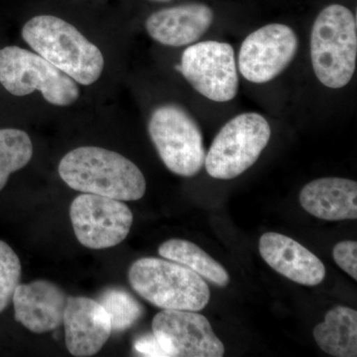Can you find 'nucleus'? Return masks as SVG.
<instances>
[{
  "label": "nucleus",
  "instance_id": "f257e3e1",
  "mask_svg": "<svg viewBox=\"0 0 357 357\" xmlns=\"http://www.w3.org/2000/svg\"><path fill=\"white\" fill-rule=\"evenodd\" d=\"M66 184L84 194L122 202L138 201L146 192V181L135 164L117 152L102 147L76 148L59 164Z\"/></svg>",
  "mask_w": 357,
  "mask_h": 357
},
{
  "label": "nucleus",
  "instance_id": "f03ea898",
  "mask_svg": "<svg viewBox=\"0 0 357 357\" xmlns=\"http://www.w3.org/2000/svg\"><path fill=\"white\" fill-rule=\"evenodd\" d=\"M22 38L35 53L77 83L89 86L102 76L105 68L102 52L62 18L35 16L23 26Z\"/></svg>",
  "mask_w": 357,
  "mask_h": 357
},
{
  "label": "nucleus",
  "instance_id": "7ed1b4c3",
  "mask_svg": "<svg viewBox=\"0 0 357 357\" xmlns=\"http://www.w3.org/2000/svg\"><path fill=\"white\" fill-rule=\"evenodd\" d=\"M357 25L347 7L331 4L319 13L311 33L312 70L330 89L349 84L356 69Z\"/></svg>",
  "mask_w": 357,
  "mask_h": 357
},
{
  "label": "nucleus",
  "instance_id": "20e7f679",
  "mask_svg": "<svg viewBox=\"0 0 357 357\" xmlns=\"http://www.w3.org/2000/svg\"><path fill=\"white\" fill-rule=\"evenodd\" d=\"M128 280L140 297L163 310L199 312L210 301V288L203 277L171 260H136L129 268Z\"/></svg>",
  "mask_w": 357,
  "mask_h": 357
},
{
  "label": "nucleus",
  "instance_id": "39448f33",
  "mask_svg": "<svg viewBox=\"0 0 357 357\" xmlns=\"http://www.w3.org/2000/svg\"><path fill=\"white\" fill-rule=\"evenodd\" d=\"M0 84L16 96L39 91L47 102L58 107L73 105L79 96L72 77L39 54L17 46L0 50Z\"/></svg>",
  "mask_w": 357,
  "mask_h": 357
},
{
  "label": "nucleus",
  "instance_id": "423d86ee",
  "mask_svg": "<svg viewBox=\"0 0 357 357\" xmlns=\"http://www.w3.org/2000/svg\"><path fill=\"white\" fill-rule=\"evenodd\" d=\"M271 137L264 116L246 112L225 124L211 143L204 167L211 177L231 180L255 165Z\"/></svg>",
  "mask_w": 357,
  "mask_h": 357
},
{
  "label": "nucleus",
  "instance_id": "0eeeda50",
  "mask_svg": "<svg viewBox=\"0 0 357 357\" xmlns=\"http://www.w3.org/2000/svg\"><path fill=\"white\" fill-rule=\"evenodd\" d=\"M148 132L171 172L194 177L204 166L203 134L183 107L171 103L156 107L150 116Z\"/></svg>",
  "mask_w": 357,
  "mask_h": 357
},
{
  "label": "nucleus",
  "instance_id": "6e6552de",
  "mask_svg": "<svg viewBox=\"0 0 357 357\" xmlns=\"http://www.w3.org/2000/svg\"><path fill=\"white\" fill-rule=\"evenodd\" d=\"M177 69L192 88L213 102H229L238 91V74L231 45L218 41L194 43L183 52Z\"/></svg>",
  "mask_w": 357,
  "mask_h": 357
},
{
  "label": "nucleus",
  "instance_id": "1a4fd4ad",
  "mask_svg": "<svg viewBox=\"0 0 357 357\" xmlns=\"http://www.w3.org/2000/svg\"><path fill=\"white\" fill-rule=\"evenodd\" d=\"M70 218L79 243L98 250L121 243L133 222L132 211L123 202L93 194L77 197Z\"/></svg>",
  "mask_w": 357,
  "mask_h": 357
},
{
  "label": "nucleus",
  "instance_id": "9d476101",
  "mask_svg": "<svg viewBox=\"0 0 357 357\" xmlns=\"http://www.w3.org/2000/svg\"><path fill=\"white\" fill-rule=\"evenodd\" d=\"M299 40L292 28L272 23L249 34L238 54V69L253 84L272 81L292 62Z\"/></svg>",
  "mask_w": 357,
  "mask_h": 357
},
{
  "label": "nucleus",
  "instance_id": "9b49d317",
  "mask_svg": "<svg viewBox=\"0 0 357 357\" xmlns=\"http://www.w3.org/2000/svg\"><path fill=\"white\" fill-rule=\"evenodd\" d=\"M152 330L167 357H222L225 352L210 321L197 312L163 310L154 317Z\"/></svg>",
  "mask_w": 357,
  "mask_h": 357
},
{
  "label": "nucleus",
  "instance_id": "f8f14e48",
  "mask_svg": "<svg viewBox=\"0 0 357 357\" xmlns=\"http://www.w3.org/2000/svg\"><path fill=\"white\" fill-rule=\"evenodd\" d=\"M63 324L68 351L77 357L98 354L112 333L109 314L91 298H68Z\"/></svg>",
  "mask_w": 357,
  "mask_h": 357
},
{
  "label": "nucleus",
  "instance_id": "ddd939ff",
  "mask_svg": "<svg viewBox=\"0 0 357 357\" xmlns=\"http://www.w3.org/2000/svg\"><path fill=\"white\" fill-rule=\"evenodd\" d=\"M67 294L46 280L20 284L13 294L14 317L30 332H52L62 325Z\"/></svg>",
  "mask_w": 357,
  "mask_h": 357
},
{
  "label": "nucleus",
  "instance_id": "4468645a",
  "mask_svg": "<svg viewBox=\"0 0 357 357\" xmlns=\"http://www.w3.org/2000/svg\"><path fill=\"white\" fill-rule=\"evenodd\" d=\"M259 252L275 271L296 283L317 286L326 277L323 262L291 237L277 232H267L260 237Z\"/></svg>",
  "mask_w": 357,
  "mask_h": 357
},
{
  "label": "nucleus",
  "instance_id": "2eb2a0df",
  "mask_svg": "<svg viewBox=\"0 0 357 357\" xmlns=\"http://www.w3.org/2000/svg\"><path fill=\"white\" fill-rule=\"evenodd\" d=\"M213 22V11L203 3L169 7L152 13L145 22L148 34L165 46L183 47L196 43Z\"/></svg>",
  "mask_w": 357,
  "mask_h": 357
},
{
  "label": "nucleus",
  "instance_id": "dca6fc26",
  "mask_svg": "<svg viewBox=\"0 0 357 357\" xmlns=\"http://www.w3.org/2000/svg\"><path fill=\"white\" fill-rule=\"evenodd\" d=\"M300 204L307 213L325 220H356L357 183L344 178H321L305 185Z\"/></svg>",
  "mask_w": 357,
  "mask_h": 357
},
{
  "label": "nucleus",
  "instance_id": "f3484780",
  "mask_svg": "<svg viewBox=\"0 0 357 357\" xmlns=\"http://www.w3.org/2000/svg\"><path fill=\"white\" fill-rule=\"evenodd\" d=\"M314 338L326 354L335 357L357 356V312L337 306L314 328Z\"/></svg>",
  "mask_w": 357,
  "mask_h": 357
},
{
  "label": "nucleus",
  "instance_id": "a211bd4d",
  "mask_svg": "<svg viewBox=\"0 0 357 357\" xmlns=\"http://www.w3.org/2000/svg\"><path fill=\"white\" fill-rule=\"evenodd\" d=\"M158 252L161 257L190 268L218 287L229 285V275L227 270L191 241L170 239L160 245Z\"/></svg>",
  "mask_w": 357,
  "mask_h": 357
},
{
  "label": "nucleus",
  "instance_id": "6ab92c4d",
  "mask_svg": "<svg viewBox=\"0 0 357 357\" xmlns=\"http://www.w3.org/2000/svg\"><path fill=\"white\" fill-rule=\"evenodd\" d=\"M33 156V144L25 131L0 129V191L11 174L24 168Z\"/></svg>",
  "mask_w": 357,
  "mask_h": 357
},
{
  "label": "nucleus",
  "instance_id": "aec40b11",
  "mask_svg": "<svg viewBox=\"0 0 357 357\" xmlns=\"http://www.w3.org/2000/svg\"><path fill=\"white\" fill-rule=\"evenodd\" d=\"M98 302L109 314L112 332L128 330L139 321L144 312L140 303L122 289L112 288L105 291Z\"/></svg>",
  "mask_w": 357,
  "mask_h": 357
},
{
  "label": "nucleus",
  "instance_id": "412c9836",
  "mask_svg": "<svg viewBox=\"0 0 357 357\" xmlns=\"http://www.w3.org/2000/svg\"><path fill=\"white\" fill-rule=\"evenodd\" d=\"M20 257L10 246L0 241V312L13 301L15 289L20 284Z\"/></svg>",
  "mask_w": 357,
  "mask_h": 357
},
{
  "label": "nucleus",
  "instance_id": "4be33fe9",
  "mask_svg": "<svg viewBox=\"0 0 357 357\" xmlns=\"http://www.w3.org/2000/svg\"><path fill=\"white\" fill-rule=\"evenodd\" d=\"M335 263L357 280V243L356 241H342L333 250Z\"/></svg>",
  "mask_w": 357,
  "mask_h": 357
},
{
  "label": "nucleus",
  "instance_id": "5701e85b",
  "mask_svg": "<svg viewBox=\"0 0 357 357\" xmlns=\"http://www.w3.org/2000/svg\"><path fill=\"white\" fill-rule=\"evenodd\" d=\"M134 349L142 356L167 357L153 333L138 337L134 342Z\"/></svg>",
  "mask_w": 357,
  "mask_h": 357
},
{
  "label": "nucleus",
  "instance_id": "b1692460",
  "mask_svg": "<svg viewBox=\"0 0 357 357\" xmlns=\"http://www.w3.org/2000/svg\"><path fill=\"white\" fill-rule=\"evenodd\" d=\"M153 1L166 2V1H170V0H153Z\"/></svg>",
  "mask_w": 357,
  "mask_h": 357
}]
</instances>
